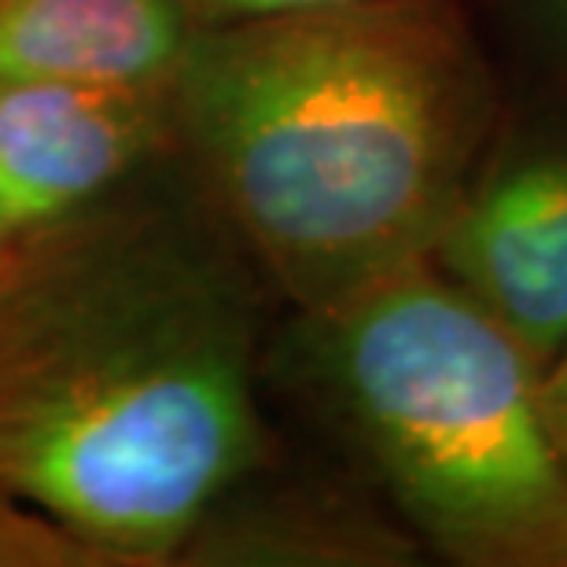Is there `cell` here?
Masks as SVG:
<instances>
[{
	"label": "cell",
	"instance_id": "3",
	"mask_svg": "<svg viewBox=\"0 0 567 567\" xmlns=\"http://www.w3.org/2000/svg\"><path fill=\"white\" fill-rule=\"evenodd\" d=\"M266 377L421 546L472 567H567V461L542 365L435 262L291 313Z\"/></svg>",
	"mask_w": 567,
	"mask_h": 567
},
{
	"label": "cell",
	"instance_id": "8",
	"mask_svg": "<svg viewBox=\"0 0 567 567\" xmlns=\"http://www.w3.org/2000/svg\"><path fill=\"white\" fill-rule=\"evenodd\" d=\"M0 567H115L96 546L0 491Z\"/></svg>",
	"mask_w": 567,
	"mask_h": 567
},
{
	"label": "cell",
	"instance_id": "11",
	"mask_svg": "<svg viewBox=\"0 0 567 567\" xmlns=\"http://www.w3.org/2000/svg\"><path fill=\"white\" fill-rule=\"evenodd\" d=\"M549 11H553V19H557V27L564 30V38H567V0H546Z\"/></svg>",
	"mask_w": 567,
	"mask_h": 567
},
{
	"label": "cell",
	"instance_id": "2",
	"mask_svg": "<svg viewBox=\"0 0 567 567\" xmlns=\"http://www.w3.org/2000/svg\"><path fill=\"white\" fill-rule=\"evenodd\" d=\"M169 115L203 207L302 313L431 262L497 89L457 0H361L199 27Z\"/></svg>",
	"mask_w": 567,
	"mask_h": 567
},
{
	"label": "cell",
	"instance_id": "5",
	"mask_svg": "<svg viewBox=\"0 0 567 567\" xmlns=\"http://www.w3.org/2000/svg\"><path fill=\"white\" fill-rule=\"evenodd\" d=\"M431 262L546 369L567 347V130L486 155Z\"/></svg>",
	"mask_w": 567,
	"mask_h": 567
},
{
	"label": "cell",
	"instance_id": "6",
	"mask_svg": "<svg viewBox=\"0 0 567 567\" xmlns=\"http://www.w3.org/2000/svg\"><path fill=\"white\" fill-rule=\"evenodd\" d=\"M421 549L405 524L383 519L358 494L328 483L277 475L269 457L214 502L177 567H383L410 564Z\"/></svg>",
	"mask_w": 567,
	"mask_h": 567
},
{
	"label": "cell",
	"instance_id": "7",
	"mask_svg": "<svg viewBox=\"0 0 567 567\" xmlns=\"http://www.w3.org/2000/svg\"><path fill=\"white\" fill-rule=\"evenodd\" d=\"M196 30L181 0H0V82L166 85Z\"/></svg>",
	"mask_w": 567,
	"mask_h": 567
},
{
	"label": "cell",
	"instance_id": "9",
	"mask_svg": "<svg viewBox=\"0 0 567 567\" xmlns=\"http://www.w3.org/2000/svg\"><path fill=\"white\" fill-rule=\"evenodd\" d=\"M196 27H221V22L288 16V11H313V8H339L361 4V0H181Z\"/></svg>",
	"mask_w": 567,
	"mask_h": 567
},
{
	"label": "cell",
	"instance_id": "1",
	"mask_svg": "<svg viewBox=\"0 0 567 567\" xmlns=\"http://www.w3.org/2000/svg\"><path fill=\"white\" fill-rule=\"evenodd\" d=\"M266 299L174 155L0 251V491L115 567H174L274 457Z\"/></svg>",
	"mask_w": 567,
	"mask_h": 567
},
{
	"label": "cell",
	"instance_id": "10",
	"mask_svg": "<svg viewBox=\"0 0 567 567\" xmlns=\"http://www.w3.org/2000/svg\"><path fill=\"white\" fill-rule=\"evenodd\" d=\"M542 399H546V416L553 439L567 461V347L542 369Z\"/></svg>",
	"mask_w": 567,
	"mask_h": 567
},
{
	"label": "cell",
	"instance_id": "4",
	"mask_svg": "<svg viewBox=\"0 0 567 567\" xmlns=\"http://www.w3.org/2000/svg\"><path fill=\"white\" fill-rule=\"evenodd\" d=\"M169 155V82H0V251L93 210Z\"/></svg>",
	"mask_w": 567,
	"mask_h": 567
}]
</instances>
